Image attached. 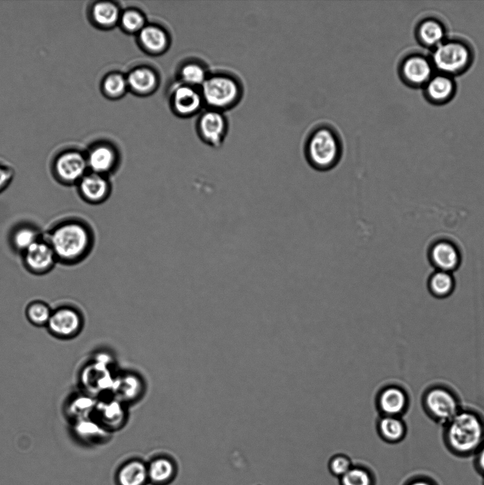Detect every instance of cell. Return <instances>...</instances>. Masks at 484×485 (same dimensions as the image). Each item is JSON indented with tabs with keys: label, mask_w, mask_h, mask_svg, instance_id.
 Segmentation results:
<instances>
[{
	"label": "cell",
	"mask_w": 484,
	"mask_h": 485,
	"mask_svg": "<svg viewBox=\"0 0 484 485\" xmlns=\"http://www.w3.org/2000/svg\"><path fill=\"white\" fill-rule=\"evenodd\" d=\"M43 236L53 249L57 263L64 266H75L83 261L95 243L90 224L77 217L57 221Z\"/></svg>",
	"instance_id": "6da1fadb"
},
{
	"label": "cell",
	"mask_w": 484,
	"mask_h": 485,
	"mask_svg": "<svg viewBox=\"0 0 484 485\" xmlns=\"http://www.w3.org/2000/svg\"><path fill=\"white\" fill-rule=\"evenodd\" d=\"M304 154L308 164L314 170L333 169L343 155V142L339 133L331 124L316 125L305 139Z\"/></svg>",
	"instance_id": "7a4b0ae2"
},
{
	"label": "cell",
	"mask_w": 484,
	"mask_h": 485,
	"mask_svg": "<svg viewBox=\"0 0 484 485\" xmlns=\"http://www.w3.org/2000/svg\"><path fill=\"white\" fill-rule=\"evenodd\" d=\"M444 426L449 445L460 452L475 449L484 437V418L472 409L461 408Z\"/></svg>",
	"instance_id": "3957f363"
},
{
	"label": "cell",
	"mask_w": 484,
	"mask_h": 485,
	"mask_svg": "<svg viewBox=\"0 0 484 485\" xmlns=\"http://www.w3.org/2000/svg\"><path fill=\"white\" fill-rule=\"evenodd\" d=\"M422 404L433 421L444 425L462 408L455 391L443 384L428 387L423 393Z\"/></svg>",
	"instance_id": "277c9868"
},
{
	"label": "cell",
	"mask_w": 484,
	"mask_h": 485,
	"mask_svg": "<svg viewBox=\"0 0 484 485\" xmlns=\"http://www.w3.org/2000/svg\"><path fill=\"white\" fill-rule=\"evenodd\" d=\"M89 171L86 153L77 149H66L53 159L51 173L55 180L65 186L76 185Z\"/></svg>",
	"instance_id": "5b68a950"
},
{
	"label": "cell",
	"mask_w": 484,
	"mask_h": 485,
	"mask_svg": "<svg viewBox=\"0 0 484 485\" xmlns=\"http://www.w3.org/2000/svg\"><path fill=\"white\" fill-rule=\"evenodd\" d=\"M205 101L211 106L225 107L238 102L243 89L240 82L231 77L215 76L206 79L202 85Z\"/></svg>",
	"instance_id": "8992f818"
},
{
	"label": "cell",
	"mask_w": 484,
	"mask_h": 485,
	"mask_svg": "<svg viewBox=\"0 0 484 485\" xmlns=\"http://www.w3.org/2000/svg\"><path fill=\"white\" fill-rule=\"evenodd\" d=\"M432 60L434 66L445 74L457 73L467 67L471 53L461 42H442L434 51Z\"/></svg>",
	"instance_id": "52a82bcc"
},
{
	"label": "cell",
	"mask_w": 484,
	"mask_h": 485,
	"mask_svg": "<svg viewBox=\"0 0 484 485\" xmlns=\"http://www.w3.org/2000/svg\"><path fill=\"white\" fill-rule=\"evenodd\" d=\"M21 255L24 268L35 276L48 273L57 263L55 253L44 236Z\"/></svg>",
	"instance_id": "ba28073f"
},
{
	"label": "cell",
	"mask_w": 484,
	"mask_h": 485,
	"mask_svg": "<svg viewBox=\"0 0 484 485\" xmlns=\"http://www.w3.org/2000/svg\"><path fill=\"white\" fill-rule=\"evenodd\" d=\"M79 197L93 205L106 202L112 192L109 177L88 171L75 185Z\"/></svg>",
	"instance_id": "9c48e42d"
},
{
	"label": "cell",
	"mask_w": 484,
	"mask_h": 485,
	"mask_svg": "<svg viewBox=\"0 0 484 485\" xmlns=\"http://www.w3.org/2000/svg\"><path fill=\"white\" fill-rule=\"evenodd\" d=\"M47 326L55 337L69 339L79 334L82 327V319L75 309L62 307L52 312Z\"/></svg>",
	"instance_id": "30bf717a"
},
{
	"label": "cell",
	"mask_w": 484,
	"mask_h": 485,
	"mask_svg": "<svg viewBox=\"0 0 484 485\" xmlns=\"http://www.w3.org/2000/svg\"><path fill=\"white\" fill-rule=\"evenodd\" d=\"M89 171L109 177L118 166V156L115 150L106 144H97L86 153Z\"/></svg>",
	"instance_id": "8fae6325"
},
{
	"label": "cell",
	"mask_w": 484,
	"mask_h": 485,
	"mask_svg": "<svg viewBox=\"0 0 484 485\" xmlns=\"http://www.w3.org/2000/svg\"><path fill=\"white\" fill-rule=\"evenodd\" d=\"M114 397L126 405L137 401L143 393V381L139 375L133 372L119 374L114 379Z\"/></svg>",
	"instance_id": "7c38bea8"
},
{
	"label": "cell",
	"mask_w": 484,
	"mask_h": 485,
	"mask_svg": "<svg viewBox=\"0 0 484 485\" xmlns=\"http://www.w3.org/2000/svg\"><path fill=\"white\" fill-rule=\"evenodd\" d=\"M378 402L385 415L402 417L409 408V396L404 388L392 385L383 390Z\"/></svg>",
	"instance_id": "4fadbf2b"
},
{
	"label": "cell",
	"mask_w": 484,
	"mask_h": 485,
	"mask_svg": "<svg viewBox=\"0 0 484 485\" xmlns=\"http://www.w3.org/2000/svg\"><path fill=\"white\" fill-rule=\"evenodd\" d=\"M401 73L403 78L411 85H421L431 77V64L423 56L413 55L402 62Z\"/></svg>",
	"instance_id": "5bb4252c"
},
{
	"label": "cell",
	"mask_w": 484,
	"mask_h": 485,
	"mask_svg": "<svg viewBox=\"0 0 484 485\" xmlns=\"http://www.w3.org/2000/svg\"><path fill=\"white\" fill-rule=\"evenodd\" d=\"M43 237L39 229L33 224L23 222L16 225L9 234V244L13 250L22 254Z\"/></svg>",
	"instance_id": "9a60e30c"
},
{
	"label": "cell",
	"mask_w": 484,
	"mask_h": 485,
	"mask_svg": "<svg viewBox=\"0 0 484 485\" xmlns=\"http://www.w3.org/2000/svg\"><path fill=\"white\" fill-rule=\"evenodd\" d=\"M431 258L439 271L450 273L458 267L460 254L454 244L448 241H440L432 246Z\"/></svg>",
	"instance_id": "2e32d148"
},
{
	"label": "cell",
	"mask_w": 484,
	"mask_h": 485,
	"mask_svg": "<svg viewBox=\"0 0 484 485\" xmlns=\"http://www.w3.org/2000/svg\"><path fill=\"white\" fill-rule=\"evenodd\" d=\"M200 129L207 141L216 144L221 141L224 133V119L216 111L207 112L201 119Z\"/></svg>",
	"instance_id": "e0dca14e"
},
{
	"label": "cell",
	"mask_w": 484,
	"mask_h": 485,
	"mask_svg": "<svg viewBox=\"0 0 484 485\" xmlns=\"http://www.w3.org/2000/svg\"><path fill=\"white\" fill-rule=\"evenodd\" d=\"M173 100L177 112L185 115L192 114L201 104L199 94L187 86H182L175 91Z\"/></svg>",
	"instance_id": "ac0fdd59"
},
{
	"label": "cell",
	"mask_w": 484,
	"mask_h": 485,
	"mask_svg": "<svg viewBox=\"0 0 484 485\" xmlns=\"http://www.w3.org/2000/svg\"><path fill=\"white\" fill-rule=\"evenodd\" d=\"M453 90V81L445 75H436L427 82V95L435 102H443L449 99Z\"/></svg>",
	"instance_id": "d6986e66"
},
{
	"label": "cell",
	"mask_w": 484,
	"mask_h": 485,
	"mask_svg": "<svg viewBox=\"0 0 484 485\" xmlns=\"http://www.w3.org/2000/svg\"><path fill=\"white\" fill-rule=\"evenodd\" d=\"M148 479V467L140 461H132L123 465L118 475L120 485H143Z\"/></svg>",
	"instance_id": "ffe728a7"
},
{
	"label": "cell",
	"mask_w": 484,
	"mask_h": 485,
	"mask_svg": "<svg viewBox=\"0 0 484 485\" xmlns=\"http://www.w3.org/2000/svg\"><path fill=\"white\" fill-rule=\"evenodd\" d=\"M91 17L94 23L102 27L112 26L119 18L116 5L107 1L95 3L91 9Z\"/></svg>",
	"instance_id": "44dd1931"
},
{
	"label": "cell",
	"mask_w": 484,
	"mask_h": 485,
	"mask_svg": "<svg viewBox=\"0 0 484 485\" xmlns=\"http://www.w3.org/2000/svg\"><path fill=\"white\" fill-rule=\"evenodd\" d=\"M418 36L422 42L427 45H438L444 39L445 31L443 26L434 19L422 21L418 28Z\"/></svg>",
	"instance_id": "7402d4cb"
},
{
	"label": "cell",
	"mask_w": 484,
	"mask_h": 485,
	"mask_svg": "<svg viewBox=\"0 0 484 485\" xmlns=\"http://www.w3.org/2000/svg\"><path fill=\"white\" fill-rule=\"evenodd\" d=\"M379 429L385 439L398 441L405 436L407 426L400 416L384 415L380 420Z\"/></svg>",
	"instance_id": "603a6c76"
},
{
	"label": "cell",
	"mask_w": 484,
	"mask_h": 485,
	"mask_svg": "<svg viewBox=\"0 0 484 485\" xmlns=\"http://www.w3.org/2000/svg\"><path fill=\"white\" fill-rule=\"evenodd\" d=\"M429 287L433 295L443 298L453 290L454 280L449 272L439 270L431 276Z\"/></svg>",
	"instance_id": "cb8c5ba5"
},
{
	"label": "cell",
	"mask_w": 484,
	"mask_h": 485,
	"mask_svg": "<svg viewBox=\"0 0 484 485\" xmlns=\"http://www.w3.org/2000/svg\"><path fill=\"white\" fill-rule=\"evenodd\" d=\"M140 40L145 48L153 52L161 51L167 43V36L164 31L152 26L143 27L141 30Z\"/></svg>",
	"instance_id": "d4e9b609"
},
{
	"label": "cell",
	"mask_w": 484,
	"mask_h": 485,
	"mask_svg": "<svg viewBox=\"0 0 484 485\" xmlns=\"http://www.w3.org/2000/svg\"><path fill=\"white\" fill-rule=\"evenodd\" d=\"M128 85L135 91L146 92L151 90L155 85L156 77L153 72L147 68H138L128 76Z\"/></svg>",
	"instance_id": "484cf974"
},
{
	"label": "cell",
	"mask_w": 484,
	"mask_h": 485,
	"mask_svg": "<svg viewBox=\"0 0 484 485\" xmlns=\"http://www.w3.org/2000/svg\"><path fill=\"white\" fill-rule=\"evenodd\" d=\"M174 466L170 459L158 458L153 461L148 467V475L155 484H163L170 479L174 474Z\"/></svg>",
	"instance_id": "4316f807"
},
{
	"label": "cell",
	"mask_w": 484,
	"mask_h": 485,
	"mask_svg": "<svg viewBox=\"0 0 484 485\" xmlns=\"http://www.w3.org/2000/svg\"><path fill=\"white\" fill-rule=\"evenodd\" d=\"M51 314L49 305L42 300L31 302L26 309V315L28 321L35 326L47 325Z\"/></svg>",
	"instance_id": "83f0119b"
},
{
	"label": "cell",
	"mask_w": 484,
	"mask_h": 485,
	"mask_svg": "<svg viewBox=\"0 0 484 485\" xmlns=\"http://www.w3.org/2000/svg\"><path fill=\"white\" fill-rule=\"evenodd\" d=\"M127 85V80L121 75L111 74L104 80L103 90L109 97H118L125 91Z\"/></svg>",
	"instance_id": "f1b7e54d"
},
{
	"label": "cell",
	"mask_w": 484,
	"mask_h": 485,
	"mask_svg": "<svg viewBox=\"0 0 484 485\" xmlns=\"http://www.w3.org/2000/svg\"><path fill=\"white\" fill-rule=\"evenodd\" d=\"M182 79L188 85H203L206 80V73L204 69L197 64H188L183 67L181 71Z\"/></svg>",
	"instance_id": "f546056e"
},
{
	"label": "cell",
	"mask_w": 484,
	"mask_h": 485,
	"mask_svg": "<svg viewBox=\"0 0 484 485\" xmlns=\"http://www.w3.org/2000/svg\"><path fill=\"white\" fill-rule=\"evenodd\" d=\"M121 23L128 31H141L144 26V18L136 11H127L121 17Z\"/></svg>",
	"instance_id": "4dcf8cb0"
},
{
	"label": "cell",
	"mask_w": 484,
	"mask_h": 485,
	"mask_svg": "<svg viewBox=\"0 0 484 485\" xmlns=\"http://www.w3.org/2000/svg\"><path fill=\"white\" fill-rule=\"evenodd\" d=\"M343 483L344 485H370V479L366 472L354 469L343 474Z\"/></svg>",
	"instance_id": "1f68e13d"
},
{
	"label": "cell",
	"mask_w": 484,
	"mask_h": 485,
	"mask_svg": "<svg viewBox=\"0 0 484 485\" xmlns=\"http://www.w3.org/2000/svg\"><path fill=\"white\" fill-rule=\"evenodd\" d=\"M13 178V169L9 165L0 163V193L11 185Z\"/></svg>",
	"instance_id": "d6a6232c"
},
{
	"label": "cell",
	"mask_w": 484,
	"mask_h": 485,
	"mask_svg": "<svg viewBox=\"0 0 484 485\" xmlns=\"http://www.w3.org/2000/svg\"><path fill=\"white\" fill-rule=\"evenodd\" d=\"M333 471L338 474H344L348 471V462L343 457L335 459L331 464Z\"/></svg>",
	"instance_id": "836d02e7"
},
{
	"label": "cell",
	"mask_w": 484,
	"mask_h": 485,
	"mask_svg": "<svg viewBox=\"0 0 484 485\" xmlns=\"http://www.w3.org/2000/svg\"><path fill=\"white\" fill-rule=\"evenodd\" d=\"M479 461H480V464L481 467L484 469V447L480 452Z\"/></svg>",
	"instance_id": "e575fe53"
},
{
	"label": "cell",
	"mask_w": 484,
	"mask_h": 485,
	"mask_svg": "<svg viewBox=\"0 0 484 485\" xmlns=\"http://www.w3.org/2000/svg\"><path fill=\"white\" fill-rule=\"evenodd\" d=\"M412 485H429V484L425 483V482L419 481V482L414 483Z\"/></svg>",
	"instance_id": "d590c367"
}]
</instances>
